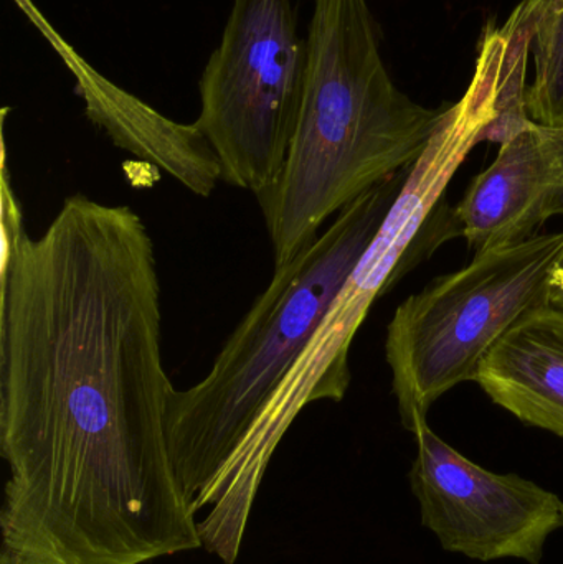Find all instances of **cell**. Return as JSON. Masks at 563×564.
Masks as SVG:
<instances>
[{"instance_id":"6da1fadb","label":"cell","mask_w":563,"mask_h":564,"mask_svg":"<svg viewBox=\"0 0 563 564\" xmlns=\"http://www.w3.org/2000/svg\"><path fill=\"white\" fill-rule=\"evenodd\" d=\"M3 172L0 564H144L204 549L165 436L154 241L76 194L40 237Z\"/></svg>"},{"instance_id":"7a4b0ae2","label":"cell","mask_w":563,"mask_h":564,"mask_svg":"<svg viewBox=\"0 0 563 564\" xmlns=\"http://www.w3.org/2000/svg\"><path fill=\"white\" fill-rule=\"evenodd\" d=\"M409 171L360 195L310 247L274 268L210 371L169 398L172 466L202 546L224 563L234 564L243 543L234 520V477L245 443L372 243Z\"/></svg>"},{"instance_id":"3957f363","label":"cell","mask_w":563,"mask_h":564,"mask_svg":"<svg viewBox=\"0 0 563 564\" xmlns=\"http://www.w3.org/2000/svg\"><path fill=\"white\" fill-rule=\"evenodd\" d=\"M306 42L293 141L277 181L257 197L274 268L360 195L412 167L446 116L397 88L369 0H314Z\"/></svg>"},{"instance_id":"277c9868","label":"cell","mask_w":563,"mask_h":564,"mask_svg":"<svg viewBox=\"0 0 563 564\" xmlns=\"http://www.w3.org/2000/svg\"><path fill=\"white\" fill-rule=\"evenodd\" d=\"M563 305V231L476 251L472 263L410 295L387 327L386 357L403 427L475 381L496 341L526 315Z\"/></svg>"},{"instance_id":"5b68a950","label":"cell","mask_w":563,"mask_h":564,"mask_svg":"<svg viewBox=\"0 0 563 564\" xmlns=\"http://www.w3.org/2000/svg\"><path fill=\"white\" fill-rule=\"evenodd\" d=\"M307 42L291 0H234L198 91L195 126L221 165V182L263 194L293 141L306 83Z\"/></svg>"},{"instance_id":"8992f818","label":"cell","mask_w":563,"mask_h":564,"mask_svg":"<svg viewBox=\"0 0 563 564\" xmlns=\"http://www.w3.org/2000/svg\"><path fill=\"white\" fill-rule=\"evenodd\" d=\"M481 72L462 101L446 109L445 119L425 154L410 167L402 192L372 243L337 295L323 324L296 361V371L323 400L339 403L350 384L349 351L370 307L403 270V258L416 235L442 204L459 165L498 115V82Z\"/></svg>"},{"instance_id":"52a82bcc","label":"cell","mask_w":563,"mask_h":564,"mask_svg":"<svg viewBox=\"0 0 563 564\" xmlns=\"http://www.w3.org/2000/svg\"><path fill=\"white\" fill-rule=\"evenodd\" d=\"M410 487L422 523L450 553L478 562L541 563L552 533L563 529L557 494L518 476L496 474L469 460L433 433H415Z\"/></svg>"},{"instance_id":"ba28073f","label":"cell","mask_w":563,"mask_h":564,"mask_svg":"<svg viewBox=\"0 0 563 564\" xmlns=\"http://www.w3.org/2000/svg\"><path fill=\"white\" fill-rule=\"evenodd\" d=\"M59 56L85 102V115L116 148L154 165L192 194L210 197L221 182V165L201 129L172 121L93 68L75 46L52 25L33 0H13Z\"/></svg>"},{"instance_id":"9c48e42d","label":"cell","mask_w":563,"mask_h":564,"mask_svg":"<svg viewBox=\"0 0 563 564\" xmlns=\"http://www.w3.org/2000/svg\"><path fill=\"white\" fill-rule=\"evenodd\" d=\"M563 215V124L529 121L476 175L453 220L473 250L518 243Z\"/></svg>"},{"instance_id":"30bf717a","label":"cell","mask_w":563,"mask_h":564,"mask_svg":"<svg viewBox=\"0 0 563 564\" xmlns=\"http://www.w3.org/2000/svg\"><path fill=\"white\" fill-rule=\"evenodd\" d=\"M475 381L522 423L563 440V305L538 308L506 332Z\"/></svg>"},{"instance_id":"8fae6325","label":"cell","mask_w":563,"mask_h":564,"mask_svg":"<svg viewBox=\"0 0 563 564\" xmlns=\"http://www.w3.org/2000/svg\"><path fill=\"white\" fill-rule=\"evenodd\" d=\"M535 79L524 95L529 119L563 124V0H544L534 35Z\"/></svg>"}]
</instances>
